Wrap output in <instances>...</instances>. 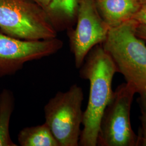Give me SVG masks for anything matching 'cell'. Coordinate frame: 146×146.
I'll return each mask as SVG.
<instances>
[{
	"label": "cell",
	"mask_w": 146,
	"mask_h": 146,
	"mask_svg": "<svg viewBox=\"0 0 146 146\" xmlns=\"http://www.w3.org/2000/svg\"><path fill=\"white\" fill-rule=\"evenodd\" d=\"M80 69V76L88 80V102L84 111L82 125L78 146H96L100 125L107 106L114 91L112 82L117 70L111 58L101 44L93 47L88 53Z\"/></svg>",
	"instance_id": "6da1fadb"
},
{
	"label": "cell",
	"mask_w": 146,
	"mask_h": 146,
	"mask_svg": "<svg viewBox=\"0 0 146 146\" xmlns=\"http://www.w3.org/2000/svg\"><path fill=\"white\" fill-rule=\"evenodd\" d=\"M139 23L133 19L110 28L101 45L123 76L140 95H146V42L136 35Z\"/></svg>",
	"instance_id": "7a4b0ae2"
},
{
	"label": "cell",
	"mask_w": 146,
	"mask_h": 146,
	"mask_svg": "<svg viewBox=\"0 0 146 146\" xmlns=\"http://www.w3.org/2000/svg\"><path fill=\"white\" fill-rule=\"evenodd\" d=\"M0 31L29 41L52 39L58 34L47 10L30 0H0Z\"/></svg>",
	"instance_id": "3957f363"
},
{
	"label": "cell",
	"mask_w": 146,
	"mask_h": 146,
	"mask_svg": "<svg viewBox=\"0 0 146 146\" xmlns=\"http://www.w3.org/2000/svg\"><path fill=\"white\" fill-rule=\"evenodd\" d=\"M83 101L82 89L74 84L66 92H58L45 105V123L59 146H78Z\"/></svg>",
	"instance_id": "277c9868"
},
{
	"label": "cell",
	"mask_w": 146,
	"mask_h": 146,
	"mask_svg": "<svg viewBox=\"0 0 146 146\" xmlns=\"http://www.w3.org/2000/svg\"><path fill=\"white\" fill-rule=\"evenodd\" d=\"M135 88L127 82L114 91L100 125L97 146H137V136L132 129L131 110Z\"/></svg>",
	"instance_id": "5b68a950"
},
{
	"label": "cell",
	"mask_w": 146,
	"mask_h": 146,
	"mask_svg": "<svg viewBox=\"0 0 146 146\" xmlns=\"http://www.w3.org/2000/svg\"><path fill=\"white\" fill-rule=\"evenodd\" d=\"M77 24L68 29L70 50L76 68H80L89 51L106 39L110 27L100 15L94 0H78Z\"/></svg>",
	"instance_id": "8992f818"
},
{
	"label": "cell",
	"mask_w": 146,
	"mask_h": 146,
	"mask_svg": "<svg viewBox=\"0 0 146 146\" xmlns=\"http://www.w3.org/2000/svg\"><path fill=\"white\" fill-rule=\"evenodd\" d=\"M63 42L57 37L29 41L8 36L0 31V77L15 74L28 62L58 52Z\"/></svg>",
	"instance_id": "52a82bcc"
},
{
	"label": "cell",
	"mask_w": 146,
	"mask_h": 146,
	"mask_svg": "<svg viewBox=\"0 0 146 146\" xmlns=\"http://www.w3.org/2000/svg\"><path fill=\"white\" fill-rule=\"evenodd\" d=\"M100 14L110 28L132 19L141 4L138 0H94Z\"/></svg>",
	"instance_id": "ba28073f"
},
{
	"label": "cell",
	"mask_w": 146,
	"mask_h": 146,
	"mask_svg": "<svg viewBox=\"0 0 146 146\" xmlns=\"http://www.w3.org/2000/svg\"><path fill=\"white\" fill-rule=\"evenodd\" d=\"M78 0H52L47 11L53 20L56 31L72 27L77 15Z\"/></svg>",
	"instance_id": "9c48e42d"
},
{
	"label": "cell",
	"mask_w": 146,
	"mask_h": 146,
	"mask_svg": "<svg viewBox=\"0 0 146 146\" xmlns=\"http://www.w3.org/2000/svg\"><path fill=\"white\" fill-rule=\"evenodd\" d=\"M21 146H59L47 124L28 127L18 134Z\"/></svg>",
	"instance_id": "30bf717a"
},
{
	"label": "cell",
	"mask_w": 146,
	"mask_h": 146,
	"mask_svg": "<svg viewBox=\"0 0 146 146\" xmlns=\"http://www.w3.org/2000/svg\"><path fill=\"white\" fill-rule=\"evenodd\" d=\"M15 107V99L10 90L4 89L0 94V146H16L9 134L11 115Z\"/></svg>",
	"instance_id": "8fae6325"
},
{
	"label": "cell",
	"mask_w": 146,
	"mask_h": 146,
	"mask_svg": "<svg viewBox=\"0 0 146 146\" xmlns=\"http://www.w3.org/2000/svg\"><path fill=\"white\" fill-rule=\"evenodd\" d=\"M141 115V128L137 135V146H146V95H141L137 99Z\"/></svg>",
	"instance_id": "7c38bea8"
},
{
	"label": "cell",
	"mask_w": 146,
	"mask_h": 146,
	"mask_svg": "<svg viewBox=\"0 0 146 146\" xmlns=\"http://www.w3.org/2000/svg\"><path fill=\"white\" fill-rule=\"evenodd\" d=\"M132 19L136 21L139 25L146 26V3L141 5L140 9L136 13Z\"/></svg>",
	"instance_id": "4fadbf2b"
},
{
	"label": "cell",
	"mask_w": 146,
	"mask_h": 146,
	"mask_svg": "<svg viewBox=\"0 0 146 146\" xmlns=\"http://www.w3.org/2000/svg\"><path fill=\"white\" fill-rule=\"evenodd\" d=\"M136 35L146 43V26L139 25L136 28Z\"/></svg>",
	"instance_id": "5bb4252c"
},
{
	"label": "cell",
	"mask_w": 146,
	"mask_h": 146,
	"mask_svg": "<svg viewBox=\"0 0 146 146\" xmlns=\"http://www.w3.org/2000/svg\"><path fill=\"white\" fill-rule=\"evenodd\" d=\"M30 1H31L36 3L37 5L41 6L47 11L49 5H50L52 1V0H30Z\"/></svg>",
	"instance_id": "9a60e30c"
},
{
	"label": "cell",
	"mask_w": 146,
	"mask_h": 146,
	"mask_svg": "<svg viewBox=\"0 0 146 146\" xmlns=\"http://www.w3.org/2000/svg\"><path fill=\"white\" fill-rule=\"evenodd\" d=\"M138 1L139 2V3L141 5H143V4H146V0H138Z\"/></svg>",
	"instance_id": "2e32d148"
}]
</instances>
